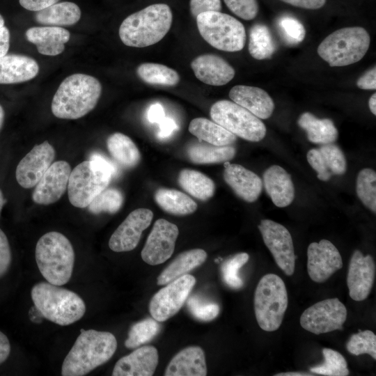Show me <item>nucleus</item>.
I'll return each mask as SVG.
<instances>
[{
    "label": "nucleus",
    "instance_id": "f257e3e1",
    "mask_svg": "<svg viewBox=\"0 0 376 376\" xmlns=\"http://www.w3.org/2000/svg\"><path fill=\"white\" fill-rule=\"evenodd\" d=\"M116 349L117 340L113 334L82 329L63 360L61 375H85L107 363L113 357Z\"/></svg>",
    "mask_w": 376,
    "mask_h": 376
},
{
    "label": "nucleus",
    "instance_id": "f03ea898",
    "mask_svg": "<svg viewBox=\"0 0 376 376\" xmlns=\"http://www.w3.org/2000/svg\"><path fill=\"white\" fill-rule=\"evenodd\" d=\"M102 85L95 77L84 74L67 77L58 86L52 102V112L62 119L83 117L96 106Z\"/></svg>",
    "mask_w": 376,
    "mask_h": 376
},
{
    "label": "nucleus",
    "instance_id": "7ed1b4c3",
    "mask_svg": "<svg viewBox=\"0 0 376 376\" xmlns=\"http://www.w3.org/2000/svg\"><path fill=\"white\" fill-rule=\"evenodd\" d=\"M172 12L165 3H155L127 17L119 28V36L127 46L146 47L160 41L169 31Z\"/></svg>",
    "mask_w": 376,
    "mask_h": 376
},
{
    "label": "nucleus",
    "instance_id": "20e7f679",
    "mask_svg": "<svg viewBox=\"0 0 376 376\" xmlns=\"http://www.w3.org/2000/svg\"><path fill=\"white\" fill-rule=\"evenodd\" d=\"M31 295L43 318L58 325L71 324L86 312L85 303L77 293L47 281L35 284Z\"/></svg>",
    "mask_w": 376,
    "mask_h": 376
},
{
    "label": "nucleus",
    "instance_id": "39448f33",
    "mask_svg": "<svg viewBox=\"0 0 376 376\" xmlns=\"http://www.w3.org/2000/svg\"><path fill=\"white\" fill-rule=\"evenodd\" d=\"M35 255L39 271L47 282L63 285L70 281L75 251L64 235L56 231L43 235L36 244Z\"/></svg>",
    "mask_w": 376,
    "mask_h": 376
},
{
    "label": "nucleus",
    "instance_id": "423d86ee",
    "mask_svg": "<svg viewBox=\"0 0 376 376\" xmlns=\"http://www.w3.org/2000/svg\"><path fill=\"white\" fill-rule=\"evenodd\" d=\"M370 42V36L363 27H345L326 37L319 45L318 54L331 67L346 66L363 58Z\"/></svg>",
    "mask_w": 376,
    "mask_h": 376
},
{
    "label": "nucleus",
    "instance_id": "0eeeda50",
    "mask_svg": "<svg viewBox=\"0 0 376 376\" xmlns=\"http://www.w3.org/2000/svg\"><path fill=\"white\" fill-rule=\"evenodd\" d=\"M253 303L260 329L266 331L277 330L288 304V292L282 279L275 274L264 275L256 286Z\"/></svg>",
    "mask_w": 376,
    "mask_h": 376
},
{
    "label": "nucleus",
    "instance_id": "6e6552de",
    "mask_svg": "<svg viewBox=\"0 0 376 376\" xmlns=\"http://www.w3.org/2000/svg\"><path fill=\"white\" fill-rule=\"evenodd\" d=\"M196 18L201 36L213 47L230 52L244 48L245 29L235 17L218 11H208L199 14Z\"/></svg>",
    "mask_w": 376,
    "mask_h": 376
},
{
    "label": "nucleus",
    "instance_id": "1a4fd4ad",
    "mask_svg": "<svg viewBox=\"0 0 376 376\" xmlns=\"http://www.w3.org/2000/svg\"><path fill=\"white\" fill-rule=\"evenodd\" d=\"M112 175L99 162L84 161L71 171L68 185V198L77 207H87L109 185Z\"/></svg>",
    "mask_w": 376,
    "mask_h": 376
},
{
    "label": "nucleus",
    "instance_id": "9d476101",
    "mask_svg": "<svg viewBox=\"0 0 376 376\" xmlns=\"http://www.w3.org/2000/svg\"><path fill=\"white\" fill-rule=\"evenodd\" d=\"M210 113L214 122L243 139L258 142L266 135V127L260 118L234 102L217 101Z\"/></svg>",
    "mask_w": 376,
    "mask_h": 376
},
{
    "label": "nucleus",
    "instance_id": "9b49d317",
    "mask_svg": "<svg viewBox=\"0 0 376 376\" xmlns=\"http://www.w3.org/2000/svg\"><path fill=\"white\" fill-rule=\"evenodd\" d=\"M195 283V277L188 274L167 283L150 301L148 309L152 318L163 322L175 315L187 301Z\"/></svg>",
    "mask_w": 376,
    "mask_h": 376
},
{
    "label": "nucleus",
    "instance_id": "f8f14e48",
    "mask_svg": "<svg viewBox=\"0 0 376 376\" xmlns=\"http://www.w3.org/2000/svg\"><path fill=\"white\" fill-rule=\"evenodd\" d=\"M347 318L345 306L338 299L320 301L307 308L301 315L300 324L314 334L343 329Z\"/></svg>",
    "mask_w": 376,
    "mask_h": 376
},
{
    "label": "nucleus",
    "instance_id": "ddd939ff",
    "mask_svg": "<svg viewBox=\"0 0 376 376\" xmlns=\"http://www.w3.org/2000/svg\"><path fill=\"white\" fill-rule=\"evenodd\" d=\"M258 228L276 265L287 276L292 275L295 269V254L289 230L270 219L261 220Z\"/></svg>",
    "mask_w": 376,
    "mask_h": 376
},
{
    "label": "nucleus",
    "instance_id": "4468645a",
    "mask_svg": "<svg viewBox=\"0 0 376 376\" xmlns=\"http://www.w3.org/2000/svg\"><path fill=\"white\" fill-rule=\"evenodd\" d=\"M179 234L178 226L164 219H157L141 251V258L150 265L166 262L173 253Z\"/></svg>",
    "mask_w": 376,
    "mask_h": 376
},
{
    "label": "nucleus",
    "instance_id": "2eb2a0df",
    "mask_svg": "<svg viewBox=\"0 0 376 376\" xmlns=\"http://www.w3.org/2000/svg\"><path fill=\"white\" fill-rule=\"evenodd\" d=\"M343 267L341 256L327 240L312 242L307 249V271L312 281L324 283Z\"/></svg>",
    "mask_w": 376,
    "mask_h": 376
},
{
    "label": "nucleus",
    "instance_id": "dca6fc26",
    "mask_svg": "<svg viewBox=\"0 0 376 376\" xmlns=\"http://www.w3.org/2000/svg\"><path fill=\"white\" fill-rule=\"evenodd\" d=\"M153 212L146 208H139L131 212L111 235L109 248L115 252H125L134 249L142 233L150 224Z\"/></svg>",
    "mask_w": 376,
    "mask_h": 376
},
{
    "label": "nucleus",
    "instance_id": "f3484780",
    "mask_svg": "<svg viewBox=\"0 0 376 376\" xmlns=\"http://www.w3.org/2000/svg\"><path fill=\"white\" fill-rule=\"evenodd\" d=\"M54 156V149L48 141L36 145L17 166L15 176L19 185L26 189L36 186L52 164Z\"/></svg>",
    "mask_w": 376,
    "mask_h": 376
},
{
    "label": "nucleus",
    "instance_id": "a211bd4d",
    "mask_svg": "<svg viewBox=\"0 0 376 376\" xmlns=\"http://www.w3.org/2000/svg\"><path fill=\"white\" fill-rule=\"evenodd\" d=\"M375 264L370 255L363 256L359 250L352 253L347 276L350 297L354 301L365 300L373 286Z\"/></svg>",
    "mask_w": 376,
    "mask_h": 376
},
{
    "label": "nucleus",
    "instance_id": "6ab92c4d",
    "mask_svg": "<svg viewBox=\"0 0 376 376\" xmlns=\"http://www.w3.org/2000/svg\"><path fill=\"white\" fill-rule=\"evenodd\" d=\"M71 173L70 164L65 161L50 165L33 191V201L38 204L49 205L57 201L68 188Z\"/></svg>",
    "mask_w": 376,
    "mask_h": 376
},
{
    "label": "nucleus",
    "instance_id": "aec40b11",
    "mask_svg": "<svg viewBox=\"0 0 376 376\" xmlns=\"http://www.w3.org/2000/svg\"><path fill=\"white\" fill-rule=\"evenodd\" d=\"M307 160L317 172L318 178L322 181L329 180L332 175H343L347 170V162L344 153L336 145L323 144L319 148L308 150Z\"/></svg>",
    "mask_w": 376,
    "mask_h": 376
},
{
    "label": "nucleus",
    "instance_id": "412c9836",
    "mask_svg": "<svg viewBox=\"0 0 376 376\" xmlns=\"http://www.w3.org/2000/svg\"><path fill=\"white\" fill-rule=\"evenodd\" d=\"M157 350L152 345L138 347L115 364L113 376H151L158 364Z\"/></svg>",
    "mask_w": 376,
    "mask_h": 376
},
{
    "label": "nucleus",
    "instance_id": "4be33fe9",
    "mask_svg": "<svg viewBox=\"0 0 376 376\" xmlns=\"http://www.w3.org/2000/svg\"><path fill=\"white\" fill-rule=\"evenodd\" d=\"M224 165L223 176L226 184L244 201L255 202L263 189L260 178L242 165L228 162Z\"/></svg>",
    "mask_w": 376,
    "mask_h": 376
},
{
    "label": "nucleus",
    "instance_id": "5701e85b",
    "mask_svg": "<svg viewBox=\"0 0 376 376\" xmlns=\"http://www.w3.org/2000/svg\"><path fill=\"white\" fill-rule=\"evenodd\" d=\"M196 78L211 86H219L228 84L235 74L234 68L224 58L214 54H203L191 63Z\"/></svg>",
    "mask_w": 376,
    "mask_h": 376
},
{
    "label": "nucleus",
    "instance_id": "b1692460",
    "mask_svg": "<svg viewBox=\"0 0 376 376\" xmlns=\"http://www.w3.org/2000/svg\"><path fill=\"white\" fill-rule=\"evenodd\" d=\"M229 97L260 119L269 118L274 109L272 97L265 91L258 87L235 86L229 92Z\"/></svg>",
    "mask_w": 376,
    "mask_h": 376
},
{
    "label": "nucleus",
    "instance_id": "393cba45",
    "mask_svg": "<svg viewBox=\"0 0 376 376\" xmlns=\"http://www.w3.org/2000/svg\"><path fill=\"white\" fill-rule=\"evenodd\" d=\"M39 72L38 63L21 54H5L0 57V84H13L33 79Z\"/></svg>",
    "mask_w": 376,
    "mask_h": 376
},
{
    "label": "nucleus",
    "instance_id": "a878e982",
    "mask_svg": "<svg viewBox=\"0 0 376 376\" xmlns=\"http://www.w3.org/2000/svg\"><path fill=\"white\" fill-rule=\"evenodd\" d=\"M266 192L279 207H287L295 198V187L290 174L281 166L272 165L263 174Z\"/></svg>",
    "mask_w": 376,
    "mask_h": 376
},
{
    "label": "nucleus",
    "instance_id": "bb28decb",
    "mask_svg": "<svg viewBox=\"0 0 376 376\" xmlns=\"http://www.w3.org/2000/svg\"><path fill=\"white\" fill-rule=\"evenodd\" d=\"M205 353L199 346H189L178 352L169 363L165 376H205Z\"/></svg>",
    "mask_w": 376,
    "mask_h": 376
},
{
    "label": "nucleus",
    "instance_id": "cd10ccee",
    "mask_svg": "<svg viewBox=\"0 0 376 376\" xmlns=\"http://www.w3.org/2000/svg\"><path fill=\"white\" fill-rule=\"evenodd\" d=\"M25 35L27 40L36 46L40 54L47 56L62 53L70 37L67 29L52 26L31 27Z\"/></svg>",
    "mask_w": 376,
    "mask_h": 376
},
{
    "label": "nucleus",
    "instance_id": "c85d7f7f",
    "mask_svg": "<svg viewBox=\"0 0 376 376\" xmlns=\"http://www.w3.org/2000/svg\"><path fill=\"white\" fill-rule=\"evenodd\" d=\"M207 256L205 251L201 249H191L180 253L159 274L157 279V284L166 285L187 274L204 263Z\"/></svg>",
    "mask_w": 376,
    "mask_h": 376
},
{
    "label": "nucleus",
    "instance_id": "c756f323",
    "mask_svg": "<svg viewBox=\"0 0 376 376\" xmlns=\"http://www.w3.org/2000/svg\"><path fill=\"white\" fill-rule=\"evenodd\" d=\"M81 17V10L75 3L63 1L36 11L34 19L43 25L68 26L76 24Z\"/></svg>",
    "mask_w": 376,
    "mask_h": 376
},
{
    "label": "nucleus",
    "instance_id": "7c9ffc66",
    "mask_svg": "<svg viewBox=\"0 0 376 376\" xmlns=\"http://www.w3.org/2000/svg\"><path fill=\"white\" fill-rule=\"evenodd\" d=\"M298 125L306 131L308 141L313 143H331L336 141L338 136V130L331 119L317 118L309 112L300 116Z\"/></svg>",
    "mask_w": 376,
    "mask_h": 376
},
{
    "label": "nucleus",
    "instance_id": "2f4dec72",
    "mask_svg": "<svg viewBox=\"0 0 376 376\" xmlns=\"http://www.w3.org/2000/svg\"><path fill=\"white\" fill-rule=\"evenodd\" d=\"M189 131L198 139L214 146L231 145L237 139L235 134L205 118L193 119L189 123Z\"/></svg>",
    "mask_w": 376,
    "mask_h": 376
},
{
    "label": "nucleus",
    "instance_id": "473e14b6",
    "mask_svg": "<svg viewBox=\"0 0 376 376\" xmlns=\"http://www.w3.org/2000/svg\"><path fill=\"white\" fill-rule=\"evenodd\" d=\"M157 204L173 215H187L197 209L196 203L187 194L173 189L160 188L154 195Z\"/></svg>",
    "mask_w": 376,
    "mask_h": 376
},
{
    "label": "nucleus",
    "instance_id": "72a5a7b5",
    "mask_svg": "<svg viewBox=\"0 0 376 376\" xmlns=\"http://www.w3.org/2000/svg\"><path fill=\"white\" fill-rule=\"evenodd\" d=\"M108 150L113 158L122 166L127 169L136 166L141 159L140 152L127 135L116 132L107 140Z\"/></svg>",
    "mask_w": 376,
    "mask_h": 376
},
{
    "label": "nucleus",
    "instance_id": "f704fd0d",
    "mask_svg": "<svg viewBox=\"0 0 376 376\" xmlns=\"http://www.w3.org/2000/svg\"><path fill=\"white\" fill-rule=\"evenodd\" d=\"M236 150L230 145L214 146L212 144L194 143L187 149L189 160L197 164H219L232 159Z\"/></svg>",
    "mask_w": 376,
    "mask_h": 376
},
{
    "label": "nucleus",
    "instance_id": "c9c22d12",
    "mask_svg": "<svg viewBox=\"0 0 376 376\" xmlns=\"http://www.w3.org/2000/svg\"><path fill=\"white\" fill-rule=\"evenodd\" d=\"M178 181L185 191L201 201L208 200L215 191L214 181L196 170L182 169L178 175Z\"/></svg>",
    "mask_w": 376,
    "mask_h": 376
},
{
    "label": "nucleus",
    "instance_id": "e433bc0d",
    "mask_svg": "<svg viewBox=\"0 0 376 376\" xmlns=\"http://www.w3.org/2000/svg\"><path fill=\"white\" fill-rule=\"evenodd\" d=\"M276 50V45L267 26L257 24L249 32V52L257 60L270 58Z\"/></svg>",
    "mask_w": 376,
    "mask_h": 376
},
{
    "label": "nucleus",
    "instance_id": "4c0bfd02",
    "mask_svg": "<svg viewBox=\"0 0 376 376\" xmlns=\"http://www.w3.org/2000/svg\"><path fill=\"white\" fill-rule=\"evenodd\" d=\"M139 77L150 84L175 86L180 81L178 73L164 65L154 63H144L136 69Z\"/></svg>",
    "mask_w": 376,
    "mask_h": 376
},
{
    "label": "nucleus",
    "instance_id": "58836bf2",
    "mask_svg": "<svg viewBox=\"0 0 376 376\" xmlns=\"http://www.w3.org/2000/svg\"><path fill=\"white\" fill-rule=\"evenodd\" d=\"M160 329V324L152 318L136 322L128 331L125 345L128 349H134L148 343L159 333Z\"/></svg>",
    "mask_w": 376,
    "mask_h": 376
},
{
    "label": "nucleus",
    "instance_id": "ea45409f",
    "mask_svg": "<svg viewBox=\"0 0 376 376\" xmlns=\"http://www.w3.org/2000/svg\"><path fill=\"white\" fill-rule=\"evenodd\" d=\"M357 195L363 204L376 212V173L371 169L359 171L356 182Z\"/></svg>",
    "mask_w": 376,
    "mask_h": 376
},
{
    "label": "nucleus",
    "instance_id": "a19ab883",
    "mask_svg": "<svg viewBox=\"0 0 376 376\" xmlns=\"http://www.w3.org/2000/svg\"><path fill=\"white\" fill-rule=\"evenodd\" d=\"M323 363L311 368V373L327 376H347L349 375L347 364L344 357L336 350L323 348Z\"/></svg>",
    "mask_w": 376,
    "mask_h": 376
},
{
    "label": "nucleus",
    "instance_id": "79ce46f5",
    "mask_svg": "<svg viewBox=\"0 0 376 376\" xmlns=\"http://www.w3.org/2000/svg\"><path fill=\"white\" fill-rule=\"evenodd\" d=\"M123 196L122 192L115 188H108L101 191L88 205L93 214L107 212L113 214L122 207Z\"/></svg>",
    "mask_w": 376,
    "mask_h": 376
},
{
    "label": "nucleus",
    "instance_id": "37998d69",
    "mask_svg": "<svg viewBox=\"0 0 376 376\" xmlns=\"http://www.w3.org/2000/svg\"><path fill=\"white\" fill-rule=\"evenodd\" d=\"M249 256L242 252L226 260L221 267V276L225 283L233 289H240L244 282L239 276V270L247 263Z\"/></svg>",
    "mask_w": 376,
    "mask_h": 376
},
{
    "label": "nucleus",
    "instance_id": "c03bdc74",
    "mask_svg": "<svg viewBox=\"0 0 376 376\" xmlns=\"http://www.w3.org/2000/svg\"><path fill=\"white\" fill-rule=\"evenodd\" d=\"M347 351L353 355L369 354L376 359V336L370 330H364L354 334L347 343Z\"/></svg>",
    "mask_w": 376,
    "mask_h": 376
},
{
    "label": "nucleus",
    "instance_id": "a18cd8bd",
    "mask_svg": "<svg viewBox=\"0 0 376 376\" xmlns=\"http://www.w3.org/2000/svg\"><path fill=\"white\" fill-rule=\"evenodd\" d=\"M187 306L191 315L202 322H210L217 317L219 313L218 304L206 301L198 296L188 297Z\"/></svg>",
    "mask_w": 376,
    "mask_h": 376
},
{
    "label": "nucleus",
    "instance_id": "49530a36",
    "mask_svg": "<svg viewBox=\"0 0 376 376\" xmlns=\"http://www.w3.org/2000/svg\"><path fill=\"white\" fill-rule=\"evenodd\" d=\"M278 28L284 41L288 45H297L305 38L306 30L303 24L291 16H283L278 20Z\"/></svg>",
    "mask_w": 376,
    "mask_h": 376
},
{
    "label": "nucleus",
    "instance_id": "de8ad7c7",
    "mask_svg": "<svg viewBox=\"0 0 376 376\" xmlns=\"http://www.w3.org/2000/svg\"><path fill=\"white\" fill-rule=\"evenodd\" d=\"M229 10L239 17L251 20L258 12L257 0H224Z\"/></svg>",
    "mask_w": 376,
    "mask_h": 376
},
{
    "label": "nucleus",
    "instance_id": "09e8293b",
    "mask_svg": "<svg viewBox=\"0 0 376 376\" xmlns=\"http://www.w3.org/2000/svg\"><path fill=\"white\" fill-rule=\"evenodd\" d=\"M12 262L11 250L6 234L0 228V278L8 271Z\"/></svg>",
    "mask_w": 376,
    "mask_h": 376
},
{
    "label": "nucleus",
    "instance_id": "8fccbe9b",
    "mask_svg": "<svg viewBox=\"0 0 376 376\" xmlns=\"http://www.w3.org/2000/svg\"><path fill=\"white\" fill-rule=\"evenodd\" d=\"M190 11L193 17H196L199 14L208 11L221 10V0H190Z\"/></svg>",
    "mask_w": 376,
    "mask_h": 376
},
{
    "label": "nucleus",
    "instance_id": "3c124183",
    "mask_svg": "<svg viewBox=\"0 0 376 376\" xmlns=\"http://www.w3.org/2000/svg\"><path fill=\"white\" fill-rule=\"evenodd\" d=\"M357 86L364 90H375L376 88V68L367 71L357 81Z\"/></svg>",
    "mask_w": 376,
    "mask_h": 376
},
{
    "label": "nucleus",
    "instance_id": "603ef678",
    "mask_svg": "<svg viewBox=\"0 0 376 376\" xmlns=\"http://www.w3.org/2000/svg\"><path fill=\"white\" fill-rule=\"evenodd\" d=\"M60 0H19V4L25 9L38 11L45 8Z\"/></svg>",
    "mask_w": 376,
    "mask_h": 376
},
{
    "label": "nucleus",
    "instance_id": "864d4df0",
    "mask_svg": "<svg viewBox=\"0 0 376 376\" xmlns=\"http://www.w3.org/2000/svg\"><path fill=\"white\" fill-rule=\"evenodd\" d=\"M90 159L99 162L111 173L112 177L118 175L119 171L117 165L104 155L99 152H93L91 155Z\"/></svg>",
    "mask_w": 376,
    "mask_h": 376
},
{
    "label": "nucleus",
    "instance_id": "5fc2aeb1",
    "mask_svg": "<svg viewBox=\"0 0 376 376\" xmlns=\"http://www.w3.org/2000/svg\"><path fill=\"white\" fill-rule=\"evenodd\" d=\"M10 47V31L0 14V57L8 53Z\"/></svg>",
    "mask_w": 376,
    "mask_h": 376
},
{
    "label": "nucleus",
    "instance_id": "6e6d98bb",
    "mask_svg": "<svg viewBox=\"0 0 376 376\" xmlns=\"http://www.w3.org/2000/svg\"><path fill=\"white\" fill-rule=\"evenodd\" d=\"M159 131L158 137L166 139L169 137L177 129L178 125L175 122L170 118L164 117L159 123Z\"/></svg>",
    "mask_w": 376,
    "mask_h": 376
},
{
    "label": "nucleus",
    "instance_id": "4d7b16f0",
    "mask_svg": "<svg viewBox=\"0 0 376 376\" xmlns=\"http://www.w3.org/2000/svg\"><path fill=\"white\" fill-rule=\"evenodd\" d=\"M293 6L305 9L316 10L322 8L326 0H281Z\"/></svg>",
    "mask_w": 376,
    "mask_h": 376
},
{
    "label": "nucleus",
    "instance_id": "13d9d810",
    "mask_svg": "<svg viewBox=\"0 0 376 376\" xmlns=\"http://www.w3.org/2000/svg\"><path fill=\"white\" fill-rule=\"evenodd\" d=\"M147 117L150 123H159L165 117L162 106L159 103L150 105L148 111Z\"/></svg>",
    "mask_w": 376,
    "mask_h": 376
},
{
    "label": "nucleus",
    "instance_id": "bf43d9fd",
    "mask_svg": "<svg viewBox=\"0 0 376 376\" xmlns=\"http://www.w3.org/2000/svg\"><path fill=\"white\" fill-rule=\"evenodd\" d=\"M10 350V344L8 337L0 331V365L8 358Z\"/></svg>",
    "mask_w": 376,
    "mask_h": 376
},
{
    "label": "nucleus",
    "instance_id": "052dcab7",
    "mask_svg": "<svg viewBox=\"0 0 376 376\" xmlns=\"http://www.w3.org/2000/svg\"><path fill=\"white\" fill-rule=\"evenodd\" d=\"M29 316L31 322L38 324L42 321V318H43L40 312L37 309L35 306L30 308L29 312Z\"/></svg>",
    "mask_w": 376,
    "mask_h": 376
},
{
    "label": "nucleus",
    "instance_id": "680f3d73",
    "mask_svg": "<svg viewBox=\"0 0 376 376\" xmlns=\"http://www.w3.org/2000/svg\"><path fill=\"white\" fill-rule=\"evenodd\" d=\"M312 374H308L304 372H287L281 373L275 375V376H311Z\"/></svg>",
    "mask_w": 376,
    "mask_h": 376
},
{
    "label": "nucleus",
    "instance_id": "e2e57ef3",
    "mask_svg": "<svg viewBox=\"0 0 376 376\" xmlns=\"http://www.w3.org/2000/svg\"><path fill=\"white\" fill-rule=\"evenodd\" d=\"M368 106L373 114L376 115V94L373 93L369 99Z\"/></svg>",
    "mask_w": 376,
    "mask_h": 376
},
{
    "label": "nucleus",
    "instance_id": "0e129e2a",
    "mask_svg": "<svg viewBox=\"0 0 376 376\" xmlns=\"http://www.w3.org/2000/svg\"><path fill=\"white\" fill-rule=\"evenodd\" d=\"M3 119H4V111H3V107L0 105V129L2 126Z\"/></svg>",
    "mask_w": 376,
    "mask_h": 376
},
{
    "label": "nucleus",
    "instance_id": "69168bd1",
    "mask_svg": "<svg viewBox=\"0 0 376 376\" xmlns=\"http://www.w3.org/2000/svg\"><path fill=\"white\" fill-rule=\"evenodd\" d=\"M4 203H5V199L3 198L2 191L0 189V214H1V212Z\"/></svg>",
    "mask_w": 376,
    "mask_h": 376
}]
</instances>
